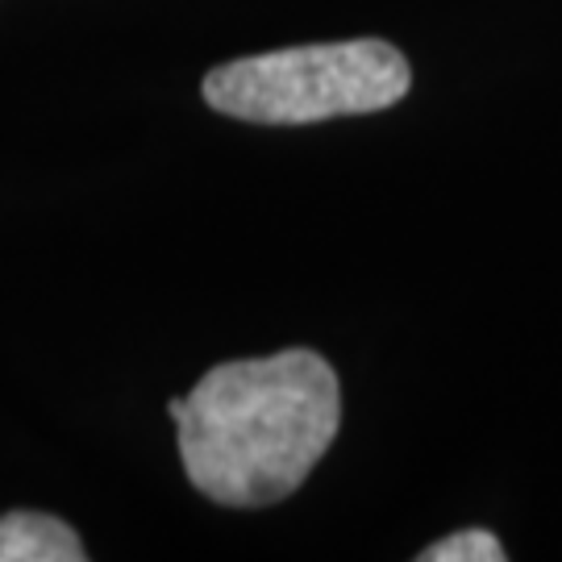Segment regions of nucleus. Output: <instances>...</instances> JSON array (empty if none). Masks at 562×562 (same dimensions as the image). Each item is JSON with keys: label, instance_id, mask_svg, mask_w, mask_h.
Here are the masks:
<instances>
[{"label": "nucleus", "instance_id": "f257e3e1", "mask_svg": "<svg viewBox=\"0 0 562 562\" xmlns=\"http://www.w3.org/2000/svg\"><path fill=\"white\" fill-rule=\"evenodd\" d=\"M192 487L225 508L292 496L341 429L338 371L317 350H280L204 371L167 404Z\"/></svg>", "mask_w": 562, "mask_h": 562}, {"label": "nucleus", "instance_id": "f03ea898", "mask_svg": "<svg viewBox=\"0 0 562 562\" xmlns=\"http://www.w3.org/2000/svg\"><path fill=\"white\" fill-rule=\"evenodd\" d=\"M408 59L383 38L288 46L222 63L204 76L209 109L255 125H308L380 113L408 97Z\"/></svg>", "mask_w": 562, "mask_h": 562}, {"label": "nucleus", "instance_id": "7ed1b4c3", "mask_svg": "<svg viewBox=\"0 0 562 562\" xmlns=\"http://www.w3.org/2000/svg\"><path fill=\"white\" fill-rule=\"evenodd\" d=\"M88 550L71 525L50 513H4L0 517V562H83Z\"/></svg>", "mask_w": 562, "mask_h": 562}, {"label": "nucleus", "instance_id": "20e7f679", "mask_svg": "<svg viewBox=\"0 0 562 562\" xmlns=\"http://www.w3.org/2000/svg\"><path fill=\"white\" fill-rule=\"evenodd\" d=\"M422 562H504V546L496 533L487 529H462V533H450L442 542H434L429 550L417 554Z\"/></svg>", "mask_w": 562, "mask_h": 562}]
</instances>
